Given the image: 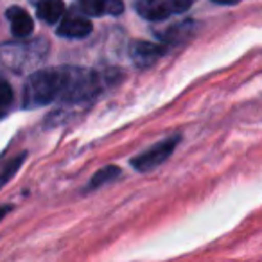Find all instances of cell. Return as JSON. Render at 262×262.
<instances>
[{
  "label": "cell",
  "mask_w": 262,
  "mask_h": 262,
  "mask_svg": "<svg viewBox=\"0 0 262 262\" xmlns=\"http://www.w3.org/2000/svg\"><path fill=\"white\" fill-rule=\"evenodd\" d=\"M65 86V69H45L34 72L27 79L24 88V104L26 108H38L61 97Z\"/></svg>",
  "instance_id": "cell-1"
},
{
  "label": "cell",
  "mask_w": 262,
  "mask_h": 262,
  "mask_svg": "<svg viewBox=\"0 0 262 262\" xmlns=\"http://www.w3.org/2000/svg\"><path fill=\"white\" fill-rule=\"evenodd\" d=\"M101 88L99 76L92 70L65 69V86L61 97L70 102H81L92 99Z\"/></svg>",
  "instance_id": "cell-2"
},
{
  "label": "cell",
  "mask_w": 262,
  "mask_h": 262,
  "mask_svg": "<svg viewBox=\"0 0 262 262\" xmlns=\"http://www.w3.org/2000/svg\"><path fill=\"white\" fill-rule=\"evenodd\" d=\"M192 0H139L137 13L146 20H164L189 11Z\"/></svg>",
  "instance_id": "cell-3"
},
{
  "label": "cell",
  "mask_w": 262,
  "mask_h": 262,
  "mask_svg": "<svg viewBox=\"0 0 262 262\" xmlns=\"http://www.w3.org/2000/svg\"><path fill=\"white\" fill-rule=\"evenodd\" d=\"M178 142H180V137H171V139L164 140V142L151 147V149L146 151V153L135 157L133 160H131V164H133V167L140 172L153 171V169H157L158 165H162L169 157H171Z\"/></svg>",
  "instance_id": "cell-4"
},
{
  "label": "cell",
  "mask_w": 262,
  "mask_h": 262,
  "mask_svg": "<svg viewBox=\"0 0 262 262\" xmlns=\"http://www.w3.org/2000/svg\"><path fill=\"white\" fill-rule=\"evenodd\" d=\"M164 52V45L149 43V41H135L129 49V54L133 58V61H135V65L142 67V69L153 65Z\"/></svg>",
  "instance_id": "cell-5"
},
{
  "label": "cell",
  "mask_w": 262,
  "mask_h": 262,
  "mask_svg": "<svg viewBox=\"0 0 262 262\" xmlns=\"http://www.w3.org/2000/svg\"><path fill=\"white\" fill-rule=\"evenodd\" d=\"M6 16H8L9 24H11V33L15 34V36L26 38L33 33L34 22L26 9L18 8V6H13V8H9L8 11H6Z\"/></svg>",
  "instance_id": "cell-6"
},
{
  "label": "cell",
  "mask_w": 262,
  "mask_h": 262,
  "mask_svg": "<svg viewBox=\"0 0 262 262\" xmlns=\"http://www.w3.org/2000/svg\"><path fill=\"white\" fill-rule=\"evenodd\" d=\"M92 33V22L83 16L70 15L63 18L58 27V34L65 38H84Z\"/></svg>",
  "instance_id": "cell-7"
},
{
  "label": "cell",
  "mask_w": 262,
  "mask_h": 262,
  "mask_svg": "<svg viewBox=\"0 0 262 262\" xmlns=\"http://www.w3.org/2000/svg\"><path fill=\"white\" fill-rule=\"evenodd\" d=\"M65 13V2L63 0H38L36 15L45 24H56Z\"/></svg>",
  "instance_id": "cell-8"
},
{
  "label": "cell",
  "mask_w": 262,
  "mask_h": 262,
  "mask_svg": "<svg viewBox=\"0 0 262 262\" xmlns=\"http://www.w3.org/2000/svg\"><path fill=\"white\" fill-rule=\"evenodd\" d=\"M120 176V169L115 167V165H108V167L97 171L94 176H92V182L88 183V189H99L104 183H110L113 180H117Z\"/></svg>",
  "instance_id": "cell-9"
},
{
  "label": "cell",
  "mask_w": 262,
  "mask_h": 262,
  "mask_svg": "<svg viewBox=\"0 0 262 262\" xmlns=\"http://www.w3.org/2000/svg\"><path fill=\"white\" fill-rule=\"evenodd\" d=\"M77 8L88 16L106 15V0H76Z\"/></svg>",
  "instance_id": "cell-10"
},
{
  "label": "cell",
  "mask_w": 262,
  "mask_h": 262,
  "mask_svg": "<svg viewBox=\"0 0 262 262\" xmlns=\"http://www.w3.org/2000/svg\"><path fill=\"white\" fill-rule=\"evenodd\" d=\"M26 157H27V153H22L20 157H16L15 160L11 162V164L8 165V167L4 169V171L0 172V189L6 185V183L9 182V180L15 176V172L18 171L20 167H22V164H24V160H26Z\"/></svg>",
  "instance_id": "cell-11"
},
{
  "label": "cell",
  "mask_w": 262,
  "mask_h": 262,
  "mask_svg": "<svg viewBox=\"0 0 262 262\" xmlns=\"http://www.w3.org/2000/svg\"><path fill=\"white\" fill-rule=\"evenodd\" d=\"M13 101V88L4 77H0V106H8Z\"/></svg>",
  "instance_id": "cell-12"
},
{
  "label": "cell",
  "mask_w": 262,
  "mask_h": 262,
  "mask_svg": "<svg viewBox=\"0 0 262 262\" xmlns=\"http://www.w3.org/2000/svg\"><path fill=\"white\" fill-rule=\"evenodd\" d=\"M212 2H215V4H221V6H233V4H237L239 0H212Z\"/></svg>",
  "instance_id": "cell-13"
},
{
  "label": "cell",
  "mask_w": 262,
  "mask_h": 262,
  "mask_svg": "<svg viewBox=\"0 0 262 262\" xmlns=\"http://www.w3.org/2000/svg\"><path fill=\"white\" fill-rule=\"evenodd\" d=\"M9 210H11V207H2V208H0V219L4 217V215L8 214Z\"/></svg>",
  "instance_id": "cell-14"
}]
</instances>
